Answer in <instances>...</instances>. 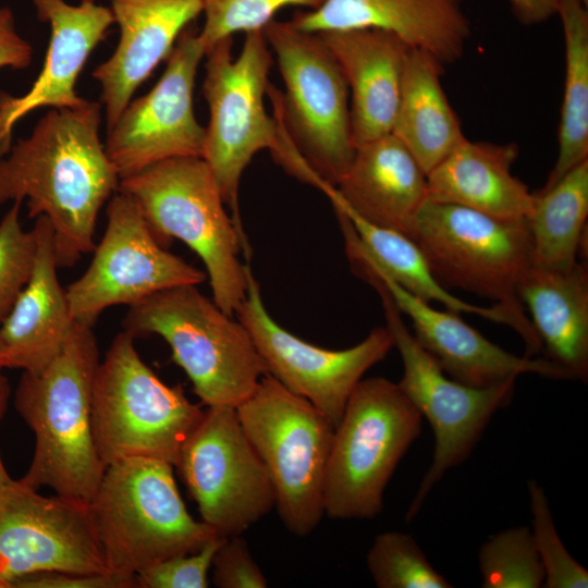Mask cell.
I'll list each match as a JSON object with an SVG mask.
<instances>
[{
  "label": "cell",
  "instance_id": "cell-1",
  "mask_svg": "<svg viewBox=\"0 0 588 588\" xmlns=\"http://www.w3.org/2000/svg\"><path fill=\"white\" fill-rule=\"evenodd\" d=\"M101 106L51 108L27 138L0 158V205L26 200L29 218L45 216L53 230L58 268L74 266L95 248L101 207L120 177L99 138Z\"/></svg>",
  "mask_w": 588,
  "mask_h": 588
},
{
  "label": "cell",
  "instance_id": "cell-2",
  "mask_svg": "<svg viewBox=\"0 0 588 588\" xmlns=\"http://www.w3.org/2000/svg\"><path fill=\"white\" fill-rule=\"evenodd\" d=\"M99 351L93 326L75 321L59 355L41 371H23L15 407L35 434L26 474L38 490L88 503L106 469L91 426V399Z\"/></svg>",
  "mask_w": 588,
  "mask_h": 588
},
{
  "label": "cell",
  "instance_id": "cell-3",
  "mask_svg": "<svg viewBox=\"0 0 588 588\" xmlns=\"http://www.w3.org/2000/svg\"><path fill=\"white\" fill-rule=\"evenodd\" d=\"M173 467L150 457H127L106 467L88 507L110 573L135 579L220 537L188 513Z\"/></svg>",
  "mask_w": 588,
  "mask_h": 588
},
{
  "label": "cell",
  "instance_id": "cell-4",
  "mask_svg": "<svg viewBox=\"0 0 588 588\" xmlns=\"http://www.w3.org/2000/svg\"><path fill=\"white\" fill-rule=\"evenodd\" d=\"M119 189L139 207L162 244L177 238L201 259L213 302L234 315L247 294L249 254L244 232L225 210V201L203 158L182 157L152 164L120 180Z\"/></svg>",
  "mask_w": 588,
  "mask_h": 588
},
{
  "label": "cell",
  "instance_id": "cell-5",
  "mask_svg": "<svg viewBox=\"0 0 588 588\" xmlns=\"http://www.w3.org/2000/svg\"><path fill=\"white\" fill-rule=\"evenodd\" d=\"M409 237L444 287L464 290L501 306L525 343V356L542 352L518 296L519 281L532 262L526 219H502L428 199Z\"/></svg>",
  "mask_w": 588,
  "mask_h": 588
},
{
  "label": "cell",
  "instance_id": "cell-6",
  "mask_svg": "<svg viewBox=\"0 0 588 588\" xmlns=\"http://www.w3.org/2000/svg\"><path fill=\"white\" fill-rule=\"evenodd\" d=\"M123 326L135 338L161 336L207 407H236L268 373L245 326L193 284L156 293L130 306Z\"/></svg>",
  "mask_w": 588,
  "mask_h": 588
},
{
  "label": "cell",
  "instance_id": "cell-7",
  "mask_svg": "<svg viewBox=\"0 0 588 588\" xmlns=\"http://www.w3.org/2000/svg\"><path fill=\"white\" fill-rule=\"evenodd\" d=\"M422 417L396 382L362 379L334 428L323 491L331 519H372L384 490L413 442Z\"/></svg>",
  "mask_w": 588,
  "mask_h": 588
},
{
  "label": "cell",
  "instance_id": "cell-8",
  "mask_svg": "<svg viewBox=\"0 0 588 588\" xmlns=\"http://www.w3.org/2000/svg\"><path fill=\"white\" fill-rule=\"evenodd\" d=\"M135 336L123 330L97 367L91 426L100 460L150 457L175 465L204 411L180 385L160 380L140 358Z\"/></svg>",
  "mask_w": 588,
  "mask_h": 588
},
{
  "label": "cell",
  "instance_id": "cell-9",
  "mask_svg": "<svg viewBox=\"0 0 588 588\" xmlns=\"http://www.w3.org/2000/svg\"><path fill=\"white\" fill-rule=\"evenodd\" d=\"M242 428L266 466L283 526L306 537L324 516L323 491L334 426L306 399L269 373L236 407Z\"/></svg>",
  "mask_w": 588,
  "mask_h": 588
},
{
  "label": "cell",
  "instance_id": "cell-10",
  "mask_svg": "<svg viewBox=\"0 0 588 588\" xmlns=\"http://www.w3.org/2000/svg\"><path fill=\"white\" fill-rule=\"evenodd\" d=\"M264 34L284 86L281 93L270 84V100L307 164L335 186L355 152L342 72L318 34L277 20Z\"/></svg>",
  "mask_w": 588,
  "mask_h": 588
},
{
  "label": "cell",
  "instance_id": "cell-11",
  "mask_svg": "<svg viewBox=\"0 0 588 588\" xmlns=\"http://www.w3.org/2000/svg\"><path fill=\"white\" fill-rule=\"evenodd\" d=\"M232 45L233 39L225 38L205 54L203 95L209 122L201 158L244 232L238 209L242 175L257 152H273L280 137L277 121L265 106L273 56L264 29L246 33L237 56L232 54Z\"/></svg>",
  "mask_w": 588,
  "mask_h": 588
},
{
  "label": "cell",
  "instance_id": "cell-12",
  "mask_svg": "<svg viewBox=\"0 0 588 588\" xmlns=\"http://www.w3.org/2000/svg\"><path fill=\"white\" fill-rule=\"evenodd\" d=\"M362 279L380 296L387 328L401 355L403 377L397 384L433 431L432 461L405 514L411 522L442 477L470 456L493 415L511 403L516 380L475 388L450 378L408 330L382 283L370 272Z\"/></svg>",
  "mask_w": 588,
  "mask_h": 588
},
{
  "label": "cell",
  "instance_id": "cell-13",
  "mask_svg": "<svg viewBox=\"0 0 588 588\" xmlns=\"http://www.w3.org/2000/svg\"><path fill=\"white\" fill-rule=\"evenodd\" d=\"M174 467L197 503L201 522L220 537L242 535L275 506L270 475L235 407L208 406Z\"/></svg>",
  "mask_w": 588,
  "mask_h": 588
},
{
  "label": "cell",
  "instance_id": "cell-14",
  "mask_svg": "<svg viewBox=\"0 0 588 588\" xmlns=\"http://www.w3.org/2000/svg\"><path fill=\"white\" fill-rule=\"evenodd\" d=\"M107 225L86 271L65 290L74 321L94 326L115 305L133 306L181 285H198L206 274L168 252L135 200L118 189L108 200Z\"/></svg>",
  "mask_w": 588,
  "mask_h": 588
},
{
  "label": "cell",
  "instance_id": "cell-15",
  "mask_svg": "<svg viewBox=\"0 0 588 588\" xmlns=\"http://www.w3.org/2000/svg\"><path fill=\"white\" fill-rule=\"evenodd\" d=\"M247 280L246 297L235 315L248 330L268 373L310 402L335 428L364 375L394 347L391 332L387 327H377L359 343L344 350L316 346L274 321L249 266Z\"/></svg>",
  "mask_w": 588,
  "mask_h": 588
},
{
  "label": "cell",
  "instance_id": "cell-16",
  "mask_svg": "<svg viewBox=\"0 0 588 588\" xmlns=\"http://www.w3.org/2000/svg\"><path fill=\"white\" fill-rule=\"evenodd\" d=\"M45 572L110 573L88 503L13 479L0 489V588Z\"/></svg>",
  "mask_w": 588,
  "mask_h": 588
},
{
  "label": "cell",
  "instance_id": "cell-17",
  "mask_svg": "<svg viewBox=\"0 0 588 588\" xmlns=\"http://www.w3.org/2000/svg\"><path fill=\"white\" fill-rule=\"evenodd\" d=\"M204 57L197 32L189 25L156 85L131 100L108 130L105 149L120 180L168 159L203 157L206 132L195 117L193 93Z\"/></svg>",
  "mask_w": 588,
  "mask_h": 588
},
{
  "label": "cell",
  "instance_id": "cell-18",
  "mask_svg": "<svg viewBox=\"0 0 588 588\" xmlns=\"http://www.w3.org/2000/svg\"><path fill=\"white\" fill-rule=\"evenodd\" d=\"M340 228L351 267L371 272L382 283L399 310L411 319L417 342L450 378L475 388L495 387L524 373L573 379L566 369L547 358L509 353L464 322L457 313L434 309L377 266L348 221H341Z\"/></svg>",
  "mask_w": 588,
  "mask_h": 588
},
{
  "label": "cell",
  "instance_id": "cell-19",
  "mask_svg": "<svg viewBox=\"0 0 588 588\" xmlns=\"http://www.w3.org/2000/svg\"><path fill=\"white\" fill-rule=\"evenodd\" d=\"M41 22L50 25L49 47L42 69L27 93L20 97L0 93V158L11 148L19 120L40 108H76L87 99L75 85L89 54L106 37L114 17L96 0L70 4L64 0H32Z\"/></svg>",
  "mask_w": 588,
  "mask_h": 588
},
{
  "label": "cell",
  "instance_id": "cell-20",
  "mask_svg": "<svg viewBox=\"0 0 588 588\" xmlns=\"http://www.w3.org/2000/svg\"><path fill=\"white\" fill-rule=\"evenodd\" d=\"M291 22L315 34L353 28L388 30L444 68L463 57L471 33L463 0H323Z\"/></svg>",
  "mask_w": 588,
  "mask_h": 588
},
{
  "label": "cell",
  "instance_id": "cell-21",
  "mask_svg": "<svg viewBox=\"0 0 588 588\" xmlns=\"http://www.w3.org/2000/svg\"><path fill=\"white\" fill-rule=\"evenodd\" d=\"M120 38L93 72L101 88L107 131L136 89L168 58L181 33L203 12V0H109Z\"/></svg>",
  "mask_w": 588,
  "mask_h": 588
},
{
  "label": "cell",
  "instance_id": "cell-22",
  "mask_svg": "<svg viewBox=\"0 0 588 588\" xmlns=\"http://www.w3.org/2000/svg\"><path fill=\"white\" fill-rule=\"evenodd\" d=\"M339 65L350 93L355 147L392 133L411 47L378 28L318 33Z\"/></svg>",
  "mask_w": 588,
  "mask_h": 588
},
{
  "label": "cell",
  "instance_id": "cell-23",
  "mask_svg": "<svg viewBox=\"0 0 588 588\" xmlns=\"http://www.w3.org/2000/svg\"><path fill=\"white\" fill-rule=\"evenodd\" d=\"M335 189L364 220L407 236L428 200L426 172L392 133L355 147Z\"/></svg>",
  "mask_w": 588,
  "mask_h": 588
},
{
  "label": "cell",
  "instance_id": "cell-24",
  "mask_svg": "<svg viewBox=\"0 0 588 588\" xmlns=\"http://www.w3.org/2000/svg\"><path fill=\"white\" fill-rule=\"evenodd\" d=\"M37 252L32 275L0 323L5 368L44 370L62 351L75 321L58 278L53 230L45 216L36 218Z\"/></svg>",
  "mask_w": 588,
  "mask_h": 588
},
{
  "label": "cell",
  "instance_id": "cell-25",
  "mask_svg": "<svg viewBox=\"0 0 588 588\" xmlns=\"http://www.w3.org/2000/svg\"><path fill=\"white\" fill-rule=\"evenodd\" d=\"M518 152L515 143L466 138L427 174L428 199L502 219H527L534 194L512 174Z\"/></svg>",
  "mask_w": 588,
  "mask_h": 588
},
{
  "label": "cell",
  "instance_id": "cell-26",
  "mask_svg": "<svg viewBox=\"0 0 588 588\" xmlns=\"http://www.w3.org/2000/svg\"><path fill=\"white\" fill-rule=\"evenodd\" d=\"M547 359L573 379L588 380V268L578 261L567 270L531 262L518 284Z\"/></svg>",
  "mask_w": 588,
  "mask_h": 588
},
{
  "label": "cell",
  "instance_id": "cell-27",
  "mask_svg": "<svg viewBox=\"0 0 588 588\" xmlns=\"http://www.w3.org/2000/svg\"><path fill=\"white\" fill-rule=\"evenodd\" d=\"M443 73L432 56L411 49L392 128L426 174L466 139L441 86Z\"/></svg>",
  "mask_w": 588,
  "mask_h": 588
},
{
  "label": "cell",
  "instance_id": "cell-28",
  "mask_svg": "<svg viewBox=\"0 0 588 588\" xmlns=\"http://www.w3.org/2000/svg\"><path fill=\"white\" fill-rule=\"evenodd\" d=\"M318 189L329 198L334 210L348 219L377 266L403 289L427 303L439 302L451 311L474 314L511 326L510 317L501 306L473 305L449 292L436 279L421 249L409 236L357 216L343 204L334 185L322 182Z\"/></svg>",
  "mask_w": 588,
  "mask_h": 588
},
{
  "label": "cell",
  "instance_id": "cell-29",
  "mask_svg": "<svg viewBox=\"0 0 588 588\" xmlns=\"http://www.w3.org/2000/svg\"><path fill=\"white\" fill-rule=\"evenodd\" d=\"M532 194V209L526 219L532 264L571 269L578 262L587 236L588 160Z\"/></svg>",
  "mask_w": 588,
  "mask_h": 588
},
{
  "label": "cell",
  "instance_id": "cell-30",
  "mask_svg": "<svg viewBox=\"0 0 588 588\" xmlns=\"http://www.w3.org/2000/svg\"><path fill=\"white\" fill-rule=\"evenodd\" d=\"M565 45V79L558 133V158L543 187L588 160L587 0H558Z\"/></svg>",
  "mask_w": 588,
  "mask_h": 588
},
{
  "label": "cell",
  "instance_id": "cell-31",
  "mask_svg": "<svg viewBox=\"0 0 588 588\" xmlns=\"http://www.w3.org/2000/svg\"><path fill=\"white\" fill-rule=\"evenodd\" d=\"M483 588H539L544 572L529 527L502 530L479 549Z\"/></svg>",
  "mask_w": 588,
  "mask_h": 588
},
{
  "label": "cell",
  "instance_id": "cell-32",
  "mask_svg": "<svg viewBox=\"0 0 588 588\" xmlns=\"http://www.w3.org/2000/svg\"><path fill=\"white\" fill-rule=\"evenodd\" d=\"M371 578L379 588H451L409 534H378L366 555Z\"/></svg>",
  "mask_w": 588,
  "mask_h": 588
},
{
  "label": "cell",
  "instance_id": "cell-33",
  "mask_svg": "<svg viewBox=\"0 0 588 588\" xmlns=\"http://www.w3.org/2000/svg\"><path fill=\"white\" fill-rule=\"evenodd\" d=\"M531 534L540 558L546 588H586L588 571L564 547L554 525L543 488L534 479L527 482Z\"/></svg>",
  "mask_w": 588,
  "mask_h": 588
},
{
  "label": "cell",
  "instance_id": "cell-34",
  "mask_svg": "<svg viewBox=\"0 0 588 588\" xmlns=\"http://www.w3.org/2000/svg\"><path fill=\"white\" fill-rule=\"evenodd\" d=\"M323 0H203L205 22L198 39L205 54L236 33L264 29L286 7L315 9Z\"/></svg>",
  "mask_w": 588,
  "mask_h": 588
},
{
  "label": "cell",
  "instance_id": "cell-35",
  "mask_svg": "<svg viewBox=\"0 0 588 588\" xmlns=\"http://www.w3.org/2000/svg\"><path fill=\"white\" fill-rule=\"evenodd\" d=\"M21 205L20 200L13 201L0 221V323L26 286L36 258V231L23 229Z\"/></svg>",
  "mask_w": 588,
  "mask_h": 588
},
{
  "label": "cell",
  "instance_id": "cell-36",
  "mask_svg": "<svg viewBox=\"0 0 588 588\" xmlns=\"http://www.w3.org/2000/svg\"><path fill=\"white\" fill-rule=\"evenodd\" d=\"M224 537H216L196 552L166 559L135 576L136 588H207L212 559Z\"/></svg>",
  "mask_w": 588,
  "mask_h": 588
},
{
  "label": "cell",
  "instance_id": "cell-37",
  "mask_svg": "<svg viewBox=\"0 0 588 588\" xmlns=\"http://www.w3.org/2000/svg\"><path fill=\"white\" fill-rule=\"evenodd\" d=\"M212 583L219 588H266L268 580L242 535L224 538L212 559Z\"/></svg>",
  "mask_w": 588,
  "mask_h": 588
},
{
  "label": "cell",
  "instance_id": "cell-38",
  "mask_svg": "<svg viewBox=\"0 0 588 588\" xmlns=\"http://www.w3.org/2000/svg\"><path fill=\"white\" fill-rule=\"evenodd\" d=\"M12 588H136L135 579L108 574L37 573L16 580Z\"/></svg>",
  "mask_w": 588,
  "mask_h": 588
},
{
  "label": "cell",
  "instance_id": "cell-39",
  "mask_svg": "<svg viewBox=\"0 0 588 588\" xmlns=\"http://www.w3.org/2000/svg\"><path fill=\"white\" fill-rule=\"evenodd\" d=\"M32 45L19 35L11 9L0 8V69H25L32 63Z\"/></svg>",
  "mask_w": 588,
  "mask_h": 588
},
{
  "label": "cell",
  "instance_id": "cell-40",
  "mask_svg": "<svg viewBox=\"0 0 588 588\" xmlns=\"http://www.w3.org/2000/svg\"><path fill=\"white\" fill-rule=\"evenodd\" d=\"M515 17L524 25L546 22L556 14L558 0H509Z\"/></svg>",
  "mask_w": 588,
  "mask_h": 588
},
{
  "label": "cell",
  "instance_id": "cell-41",
  "mask_svg": "<svg viewBox=\"0 0 588 588\" xmlns=\"http://www.w3.org/2000/svg\"><path fill=\"white\" fill-rule=\"evenodd\" d=\"M10 393L11 390L9 381L2 373H0V420L7 411ZM12 481L13 479L9 476L0 456V489Z\"/></svg>",
  "mask_w": 588,
  "mask_h": 588
},
{
  "label": "cell",
  "instance_id": "cell-42",
  "mask_svg": "<svg viewBox=\"0 0 588 588\" xmlns=\"http://www.w3.org/2000/svg\"><path fill=\"white\" fill-rule=\"evenodd\" d=\"M5 368V364H4V348H3V344L1 342V339H0V373H1V370Z\"/></svg>",
  "mask_w": 588,
  "mask_h": 588
}]
</instances>
